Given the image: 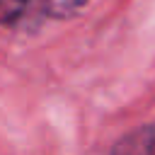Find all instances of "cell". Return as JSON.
Masks as SVG:
<instances>
[{
	"mask_svg": "<svg viewBox=\"0 0 155 155\" xmlns=\"http://www.w3.org/2000/svg\"><path fill=\"white\" fill-rule=\"evenodd\" d=\"M48 0H0V27H22L44 15Z\"/></svg>",
	"mask_w": 155,
	"mask_h": 155,
	"instance_id": "cell-2",
	"label": "cell"
},
{
	"mask_svg": "<svg viewBox=\"0 0 155 155\" xmlns=\"http://www.w3.org/2000/svg\"><path fill=\"white\" fill-rule=\"evenodd\" d=\"M111 155H155V126L145 124L124 133L114 143Z\"/></svg>",
	"mask_w": 155,
	"mask_h": 155,
	"instance_id": "cell-1",
	"label": "cell"
},
{
	"mask_svg": "<svg viewBox=\"0 0 155 155\" xmlns=\"http://www.w3.org/2000/svg\"><path fill=\"white\" fill-rule=\"evenodd\" d=\"M87 2H90V0H61V2L51 10V15H53V17H70V15L80 12Z\"/></svg>",
	"mask_w": 155,
	"mask_h": 155,
	"instance_id": "cell-3",
	"label": "cell"
}]
</instances>
